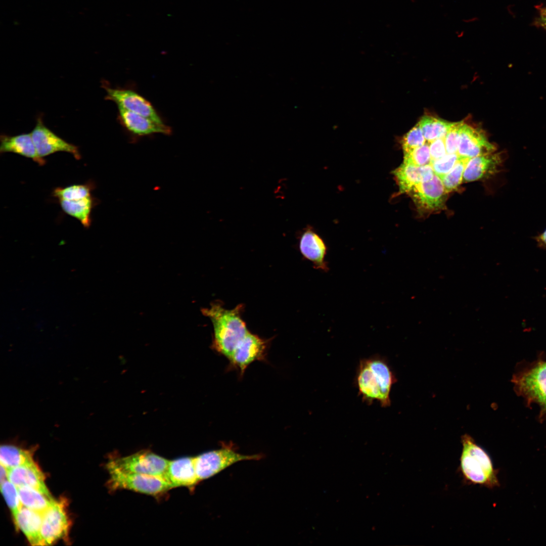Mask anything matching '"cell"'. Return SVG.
<instances>
[{
	"mask_svg": "<svg viewBox=\"0 0 546 546\" xmlns=\"http://www.w3.org/2000/svg\"><path fill=\"white\" fill-rule=\"evenodd\" d=\"M495 146L488 140L483 131L464 122L458 151L459 157L470 159L495 152Z\"/></svg>",
	"mask_w": 546,
	"mask_h": 546,
	"instance_id": "cell-13",
	"label": "cell"
},
{
	"mask_svg": "<svg viewBox=\"0 0 546 546\" xmlns=\"http://www.w3.org/2000/svg\"><path fill=\"white\" fill-rule=\"evenodd\" d=\"M32 452L13 445L1 446V464L8 470L33 461Z\"/></svg>",
	"mask_w": 546,
	"mask_h": 546,
	"instance_id": "cell-24",
	"label": "cell"
},
{
	"mask_svg": "<svg viewBox=\"0 0 546 546\" xmlns=\"http://www.w3.org/2000/svg\"><path fill=\"white\" fill-rule=\"evenodd\" d=\"M540 22H546V7L541 9L540 12Z\"/></svg>",
	"mask_w": 546,
	"mask_h": 546,
	"instance_id": "cell-36",
	"label": "cell"
},
{
	"mask_svg": "<svg viewBox=\"0 0 546 546\" xmlns=\"http://www.w3.org/2000/svg\"><path fill=\"white\" fill-rule=\"evenodd\" d=\"M469 159L459 157L453 168L441 179L448 193L457 189L463 180V175Z\"/></svg>",
	"mask_w": 546,
	"mask_h": 546,
	"instance_id": "cell-27",
	"label": "cell"
},
{
	"mask_svg": "<svg viewBox=\"0 0 546 546\" xmlns=\"http://www.w3.org/2000/svg\"><path fill=\"white\" fill-rule=\"evenodd\" d=\"M418 123L428 143L444 138L452 123L428 115L423 116Z\"/></svg>",
	"mask_w": 546,
	"mask_h": 546,
	"instance_id": "cell-25",
	"label": "cell"
},
{
	"mask_svg": "<svg viewBox=\"0 0 546 546\" xmlns=\"http://www.w3.org/2000/svg\"><path fill=\"white\" fill-rule=\"evenodd\" d=\"M431 160L439 159L447 154L444 138L429 143Z\"/></svg>",
	"mask_w": 546,
	"mask_h": 546,
	"instance_id": "cell-33",
	"label": "cell"
},
{
	"mask_svg": "<svg viewBox=\"0 0 546 546\" xmlns=\"http://www.w3.org/2000/svg\"><path fill=\"white\" fill-rule=\"evenodd\" d=\"M479 20V18L478 17L474 16V17H471V18L464 19L463 20V21L464 22H465V23H470L475 22L476 21H478Z\"/></svg>",
	"mask_w": 546,
	"mask_h": 546,
	"instance_id": "cell-37",
	"label": "cell"
},
{
	"mask_svg": "<svg viewBox=\"0 0 546 546\" xmlns=\"http://www.w3.org/2000/svg\"><path fill=\"white\" fill-rule=\"evenodd\" d=\"M502 162L501 154L495 152L471 158L467 163L463 181L488 178L498 172Z\"/></svg>",
	"mask_w": 546,
	"mask_h": 546,
	"instance_id": "cell-15",
	"label": "cell"
},
{
	"mask_svg": "<svg viewBox=\"0 0 546 546\" xmlns=\"http://www.w3.org/2000/svg\"><path fill=\"white\" fill-rule=\"evenodd\" d=\"M23 507L43 514L54 501L41 491L28 487H17Z\"/></svg>",
	"mask_w": 546,
	"mask_h": 546,
	"instance_id": "cell-23",
	"label": "cell"
},
{
	"mask_svg": "<svg viewBox=\"0 0 546 546\" xmlns=\"http://www.w3.org/2000/svg\"><path fill=\"white\" fill-rule=\"evenodd\" d=\"M461 442L460 470L464 481L488 487L497 485L496 472L486 451L467 434L462 436Z\"/></svg>",
	"mask_w": 546,
	"mask_h": 546,
	"instance_id": "cell-3",
	"label": "cell"
},
{
	"mask_svg": "<svg viewBox=\"0 0 546 546\" xmlns=\"http://www.w3.org/2000/svg\"><path fill=\"white\" fill-rule=\"evenodd\" d=\"M164 478L172 488L191 487L196 485L199 481L195 471L194 457H183L169 461Z\"/></svg>",
	"mask_w": 546,
	"mask_h": 546,
	"instance_id": "cell-16",
	"label": "cell"
},
{
	"mask_svg": "<svg viewBox=\"0 0 546 546\" xmlns=\"http://www.w3.org/2000/svg\"><path fill=\"white\" fill-rule=\"evenodd\" d=\"M169 461L150 450H144L110 460L106 466L107 470L115 469L164 478Z\"/></svg>",
	"mask_w": 546,
	"mask_h": 546,
	"instance_id": "cell-6",
	"label": "cell"
},
{
	"mask_svg": "<svg viewBox=\"0 0 546 546\" xmlns=\"http://www.w3.org/2000/svg\"><path fill=\"white\" fill-rule=\"evenodd\" d=\"M118 120L130 133L142 136L155 133L169 135L171 128L164 123L157 122L151 119L118 107Z\"/></svg>",
	"mask_w": 546,
	"mask_h": 546,
	"instance_id": "cell-14",
	"label": "cell"
},
{
	"mask_svg": "<svg viewBox=\"0 0 546 546\" xmlns=\"http://www.w3.org/2000/svg\"><path fill=\"white\" fill-rule=\"evenodd\" d=\"M1 489L14 519L23 507L19 498L17 487L7 479L1 483Z\"/></svg>",
	"mask_w": 546,
	"mask_h": 546,
	"instance_id": "cell-28",
	"label": "cell"
},
{
	"mask_svg": "<svg viewBox=\"0 0 546 546\" xmlns=\"http://www.w3.org/2000/svg\"><path fill=\"white\" fill-rule=\"evenodd\" d=\"M239 306L226 309L218 303L203 309L211 321L214 330L212 347L228 359L235 349L249 332L240 314Z\"/></svg>",
	"mask_w": 546,
	"mask_h": 546,
	"instance_id": "cell-2",
	"label": "cell"
},
{
	"mask_svg": "<svg viewBox=\"0 0 546 546\" xmlns=\"http://www.w3.org/2000/svg\"><path fill=\"white\" fill-rule=\"evenodd\" d=\"M517 393L546 413V361H540L513 380Z\"/></svg>",
	"mask_w": 546,
	"mask_h": 546,
	"instance_id": "cell-7",
	"label": "cell"
},
{
	"mask_svg": "<svg viewBox=\"0 0 546 546\" xmlns=\"http://www.w3.org/2000/svg\"><path fill=\"white\" fill-rule=\"evenodd\" d=\"M299 247L304 258L311 262L315 269L324 272L329 270L325 259L327 247L317 234L311 230H306L300 238Z\"/></svg>",
	"mask_w": 546,
	"mask_h": 546,
	"instance_id": "cell-19",
	"label": "cell"
},
{
	"mask_svg": "<svg viewBox=\"0 0 546 546\" xmlns=\"http://www.w3.org/2000/svg\"><path fill=\"white\" fill-rule=\"evenodd\" d=\"M459 158L458 153H447L439 159L431 160L430 164L434 174L441 178L453 168Z\"/></svg>",
	"mask_w": 546,
	"mask_h": 546,
	"instance_id": "cell-31",
	"label": "cell"
},
{
	"mask_svg": "<svg viewBox=\"0 0 546 546\" xmlns=\"http://www.w3.org/2000/svg\"><path fill=\"white\" fill-rule=\"evenodd\" d=\"M261 457L259 454H242L231 447H225L200 454L194 457V460L196 475L199 481H201L237 462L258 460Z\"/></svg>",
	"mask_w": 546,
	"mask_h": 546,
	"instance_id": "cell-5",
	"label": "cell"
},
{
	"mask_svg": "<svg viewBox=\"0 0 546 546\" xmlns=\"http://www.w3.org/2000/svg\"><path fill=\"white\" fill-rule=\"evenodd\" d=\"M36 124L31 132L37 153L41 158L57 152H65L79 160L81 155L78 148L69 143L44 125L41 117L37 118Z\"/></svg>",
	"mask_w": 546,
	"mask_h": 546,
	"instance_id": "cell-10",
	"label": "cell"
},
{
	"mask_svg": "<svg viewBox=\"0 0 546 546\" xmlns=\"http://www.w3.org/2000/svg\"><path fill=\"white\" fill-rule=\"evenodd\" d=\"M411 1H412V2H413V3H414V2H415L416 1V0H411Z\"/></svg>",
	"mask_w": 546,
	"mask_h": 546,
	"instance_id": "cell-40",
	"label": "cell"
},
{
	"mask_svg": "<svg viewBox=\"0 0 546 546\" xmlns=\"http://www.w3.org/2000/svg\"><path fill=\"white\" fill-rule=\"evenodd\" d=\"M407 194L418 211L424 214L444 209L448 193L441 178L435 174L430 180L415 186Z\"/></svg>",
	"mask_w": 546,
	"mask_h": 546,
	"instance_id": "cell-8",
	"label": "cell"
},
{
	"mask_svg": "<svg viewBox=\"0 0 546 546\" xmlns=\"http://www.w3.org/2000/svg\"><path fill=\"white\" fill-rule=\"evenodd\" d=\"M456 33L458 37H462L464 34V31L462 30L457 31H456Z\"/></svg>",
	"mask_w": 546,
	"mask_h": 546,
	"instance_id": "cell-38",
	"label": "cell"
},
{
	"mask_svg": "<svg viewBox=\"0 0 546 546\" xmlns=\"http://www.w3.org/2000/svg\"><path fill=\"white\" fill-rule=\"evenodd\" d=\"M393 173L399 193L406 194L415 186L430 180L435 175L431 164L417 166L403 162Z\"/></svg>",
	"mask_w": 546,
	"mask_h": 546,
	"instance_id": "cell-18",
	"label": "cell"
},
{
	"mask_svg": "<svg viewBox=\"0 0 546 546\" xmlns=\"http://www.w3.org/2000/svg\"><path fill=\"white\" fill-rule=\"evenodd\" d=\"M108 471L110 476L108 485L113 490L127 489L156 496L172 488L168 482L160 477L124 472L115 469Z\"/></svg>",
	"mask_w": 546,
	"mask_h": 546,
	"instance_id": "cell-4",
	"label": "cell"
},
{
	"mask_svg": "<svg viewBox=\"0 0 546 546\" xmlns=\"http://www.w3.org/2000/svg\"><path fill=\"white\" fill-rule=\"evenodd\" d=\"M42 514L22 507L14 519L16 525L33 545H42L40 531Z\"/></svg>",
	"mask_w": 546,
	"mask_h": 546,
	"instance_id": "cell-21",
	"label": "cell"
},
{
	"mask_svg": "<svg viewBox=\"0 0 546 546\" xmlns=\"http://www.w3.org/2000/svg\"><path fill=\"white\" fill-rule=\"evenodd\" d=\"M59 202L64 212L77 219L84 228L89 227L90 213L94 203L92 196L77 200H59Z\"/></svg>",
	"mask_w": 546,
	"mask_h": 546,
	"instance_id": "cell-22",
	"label": "cell"
},
{
	"mask_svg": "<svg viewBox=\"0 0 546 546\" xmlns=\"http://www.w3.org/2000/svg\"><path fill=\"white\" fill-rule=\"evenodd\" d=\"M8 470L1 464V483L8 479Z\"/></svg>",
	"mask_w": 546,
	"mask_h": 546,
	"instance_id": "cell-35",
	"label": "cell"
},
{
	"mask_svg": "<svg viewBox=\"0 0 546 546\" xmlns=\"http://www.w3.org/2000/svg\"><path fill=\"white\" fill-rule=\"evenodd\" d=\"M396 381L384 357L375 355L360 360L355 384L359 396L367 404L377 400L382 407L389 406L391 389Z\"/></svg>",
	"mask_w": 546,
	"mask_h": 546,
	"instance_id": "cell-1",
	"label": "cell"
},
{
	"mask_svg": "<svg viewBox=\"0 0 546 546\" xmlns=\"http://www.w3.org/2000/svg\"><path fill=\"white\" fill-rule=\"evenodd\" d=\"M102 87L106 90L105 99L115 102L118 107L139 114L157 122L163 123L162 119L151 103L133 89L112 88L105 81Z\"/></svg>",
	"mask_w": 546,
	"mask_h": 546,
	"instance_id": "cell-9",
	"label": "cell"
},
{
	"mask_svg": "<svg viewBox=\"0 0 546 546\" xmlns=\"http://www.w3.org/2000/svg\"><path fill=\"white\" fill-rule=\"evenodd\" d=\"M63 501L54 500L42 514L40 534L42 545H50L67 535L69 520Z\"/></svg>",
	"mask_w": 546,
	"mask_h": 546,
	"instance_id": "cell-11",
	"label": "cell"
},
{
	"mask_svg": "<svg viewBox=\"0 0 546 546\" xmlns=\"http://www.w3.org/2000/svg\"><path fill=\"white\" fill-rule=\"evenodd\" d=\"M0 152L16 153L30 158L39 165L45 164L46 161L38 155L31 133H22L14 136L2 134Z\"/></svg>",
	"mask_w": 546,
	"mask_h": 546,
	"instance_id": "cell-20",
	"label": "cell"
},
{
	"mask_svg": "<svg viewBox=\"0 0 546 546\" xmlns=\"http://www.w3.org/2000/svg\"><path fill=\"white\" fill-rule=\"evenodd\" d=\"M89 184L74 185L65 188H56L53 196L59 200H77L91 196L92 190Z\"/></svg>",
	"mask_w": 546,
	"mask_h": 546,
	"instance_id": "cell-26",
	"label": "cell"
},
{
	"mask_svg": "<svg viewBox=\"0 0 546 546\" xmlns=\"http://www.w3.org/2000/svg\"><path fill=\"white\" fill-rule=\"evenodd\" d=\"M8 479L17 487L32 488L52 497L43 474L33 461L9 469Z\"/></svg>",
	"mask_w": 546,
	"mask_h": 546,
	"instance_id": "cell-17",
	"label": "cell"
},
{
	"mask_svg": "<svg viewBox=\"0 0 546 546\" xmlns=\"http://www.w3.org/2000/svg\"><path fill=\"white\" fill-rule=\"evenodd\" d=\"M535 239L540 246L546 247V230L541 234L536 236Z\"/></svg>",
	"mask_w": 546,
	"mask_h": 546,
	"instance_id": "cell-34",
	"label": "cell"
},
{
	"mask_svg": "<svg viewBox=\"0 0 546 546\" xmlns=\"http://www.w3.org/2000/svg\"><path fill=\"white\" fill-rule=\"evenodd\" d=\"M266 342L249 332L237 346L229 359L231 367L243 375L247 367L256 360H263L266 351Z\"/></svg>",
	"mask_w": 546,
	"mask_h": 546,
	"instance_id": "cell-12",
	"label": "cell"
},
{
	"mask_svg": "<svg viewBox=\"0 0 546 546\" xmlns=\"http://www.w3.org/2000/svg\"><path fill=\"white\" fill-rule=\"evenodd\" d=\"M426 142L419 124L418 123L401 139V144L403 154L408 153L422 146Z\"/></svg>",
	"mask_w": 546,
	"mask_h": 546,
	"instance_id": "cell-30",
	"label": "cell"
},
{
	"mask_svg": "<svg viewBox=\"0 0 546 546\" xmlns=\"http://www.w3.org/2000/svg\"><path fill=\"white\" fill-rule=\"evenodd\" d=\"M463 121L453 122L444 138L447 153H458Z\"/></svg>",
	"mask_w": 546,
	"mask_h": 546,
	"instance_id": "cell-32",
	"label": "cell"
},
{
	"mask_svg": "<svg viewBox=\"0 0 546 546\" xmlns=\"http://www.w3.org/2000/svg\"><path fill=\"white\" fill-rule=\"evenodd\" d=\"M403 154V162L404 163L417 166H423L431 164V157L430 152L429 144L428 142H426L422 146Z\"/></svg>",
	"mask_w": 546,
	"mask_h": 546,
	"instance_id": "cell-29",
	"label": "cell"
},
{
	"mask_svg": "<svg viewBox=\"0 0 546 546\" xmlns=\"http://www.w3.org/2000/svg\"><path fill=\"white\" fill-rule=\"evenodd\" d=\"M541 26L546 28V22H540Z\"/></svg>",
	"mask_w": 546,
	"mask_h": 546,
	"instance_id": "cell-39",
	"label": "cell"
}]
</instances>
